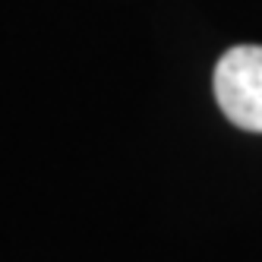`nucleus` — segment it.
Wrapping results in <instances>:
<instances>
[{"label":"nucleus","instance_id":"1","mask_svg":"<svg viewBox=\"0 0 262 262\" xmlns=\"http://www.w3.org/2000/svg\"><path fill=\"white\" fill-rule=\"evenodd\" d=\"M215 98L234 126L262 133V45L231 48L218 60Z\"/></svg>","mask_w":262,"mask_h":262}]
</instances>
